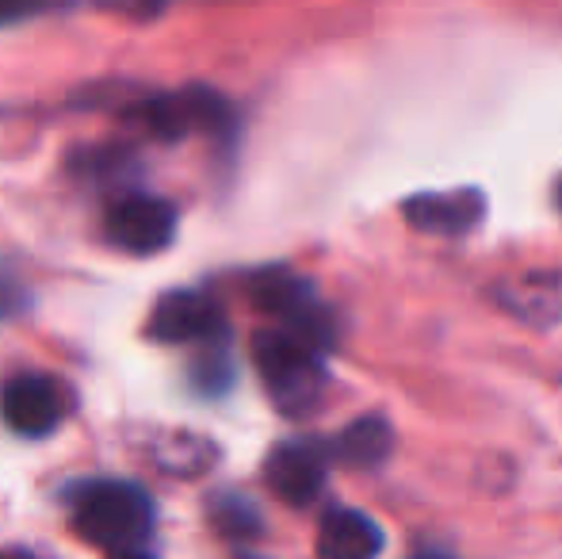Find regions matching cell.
Listing matches in <instances>:
<instances>
[{
    "instance_id": "6da1fadb",
    "label": "cell",
    "mask_w": 562,
    "mask_h": 559,
    "mask_svg": "<svg viewBox=\"0 0 562 559\" xmlns=\"http://www.w3.org/2000/svg\"><path fill=\"white\" fill-rule=\"evenodd\" d=\"M252 360L280 414L303 418L318 406L326 391V353L283 329H268L252 342Z\"/></svg>"
},
{
    "instance_id": "7a4b0ae2",
    "label": "cell",
    "mask_w": 562,
    "mask_h": 559,
    "mask_svg": "<svg viewBox=\"0 0 562 559\" xmlns=\"http://www.w3.org/2000/svg\"><path fill=\"white\" fill-rule=\"evenodd\" d=\"M74 525L89 545L108 552H138L154 533V502L134 483H92L74 499Z\"/></svg>"
},
{
    "instance_id": "3957f363",
    "label": "cell",
    "mask_w": 562,
    "mask_h": 559,
    "mask_svg": "<svg viewBox=\"0 0 562 559\" xmlns=\"http://www.w3.org/2000/svg\"><path fill=\"white\" fill-rule=\"evenodd\" d=\"M252 299L265 314H276L283 322V334L314 345L318 353L334 349V318L326 303L318 299L311 280L288 269H268L252 277Z\"/></svg>"
},
{
    "instance_id": "277c9868",
    "label": "cell",
    "mask_w": 562,
    "mask_h": 559,
    "mask_svg": "<svg viewBox=\"0 0 562 559\" xmlns=\"http://www.w3.org/2000/svg\"><path fill=\"white\" fill-rule=\"evenodd\" d=\"M177 208L161 195L131 192L115 200L104 215V238L131 257H154L177 238Z\"/></svg>"
},
{
    "instance_id": "5b68a950",
    "label": "cell",
    "mask_w": 562,
    "mask_h": 559,
    "mask_svg": "<svg viewBox=\"0 0 562 559\" xmlns=\"http://www.w3.org/2000/svg\"><path fill=\"white\" fill-rule=\"evenodd\" d=\"M326 476H329V448L306 437L283 440L265 460L268 487L288 506H311L322 494V487H326Z\"/></svg>"
},
{
    "instance_id": "8992f818",
    "label": "cell",
    "mask_w": 562,
    "mask_h": 559,
    "mask_svg": "<svg viewBox=\"0 0 562 559\" xmlns=\"http://www.w3.org/2000/svg\"><path fill=\"white\" fill-rule=\"evenodd\" d=\"M66 414V395L50 376L23 372L0 388V418L20 437H46Z\"/></svg>"
},
{
    "instance_id": "52a82bcc",
    "label": "cell",
    "mask_w": 562,
    "mask_h": 559,
    "mask_svg": "<svg viewBox=\"0 0 562 559\" xmlns=\"http://www.w3.org/2000/svg\"><path fill=\"white\" fill-rule=\"evenodd\" d=\"M149 337L165 345L211 342L223 334V311L207 291H169L154 303L149 314Z\"/></svg>"
},
{
    "instance_id": "ba28073f",
    "label": "cell",
    "mask_w": 562,
    "mask_h": 559,
    "mask_svg": "<svg viewBox=\"0 0 562 559\" xmlns=\"http://www.w3.org/2000/svg\"><path fill=\"white\" fill-rule=\"evenodd\" d=\"M402 215L414 231L432 238H463L486 215V195L479 188H456V192H417L402 203Z\"/></svg>"
},
{
    "instance_id": "9c48e42d",
    "label": "cell",
    "mask_w": 562,
    "mask_h": 559,
    "mask_svg": "<svg viewBox=\"0 0 562 559\" xmlns=\"http://www.w3.org/2000/svg\"><path fill=\"white\" fill-rule=\"evenodd\" d=\"M383 545L386 537L379 522H371L363 510L337 506L322 517L314 552H318V559H379Z\"/></svg>"
},
{
    "instance_id": "30bf717a",
    "label": "cell",
    "mask_w": 562,
    "mask_h": 559,
    "mask_svg": "<svg viewBox=\"0 0 562 559\" xmlns=\"http://www.w3.org/2000/svg\"><path fill=\"white\" fill-rule=\"evenodd\" d=\"M494 299L509 314H517L525 326H555L562 318V277L559 272H525V277L502 280Z\"/></svg>"
},
{
    "instance_id": "8fae6325",
    "label": "cell",
    "mask_w": 562,
    "mask_h": 559,
    "mask_svg": "<svg viewBox=\"0 0 562 559\" xmlns=\"http://www.w3.org/2000/svg\"><path fill=\"white\" fill-rule=\"evenodd\" d=\"M394 452V429L383 414H368V418H356L352 425L340 429V437L329 445V456H337L348 468H383Z\"/></svg>"
},
{
    "instance_id": "7c38bea8",
    "label": "cell",
    "mask_w": 562,
    "mask_h": 559,
    "mask_svg": "<svg viewBox=\"0 0 562 559\" xmlns=\"http://www.w3.org/2000/svg\"><path fill=\"white\" fill-rule=\"evenodd\" d=\"M229 120V108L223 97L207 89H192V92H180L172 100H161L154 108V127L169 131V135H184V131L195 127H226Z\"/></svg>"
},
{
    "instance_id": "4fadbf2b",
    "label": "cell",
    "mask_w": 562,
    "mask_h": 559,
    "mask_svg": "<svg viewBox=\"0 0 562 559\" xmlns=\"http://www.w3.org/2000/svg\"><path fill=\"white\" fill-rule=\"evenodd\" d=\"M215 517L226 533H234V537H257L260 533V514L245 499H223L215 510Z\"/></svg>"
},
{
    "instance_id": "5bb4252c",
    "label": "cell",
    "mask_w": 562,
    "mask_h": 559,
    "mask_svg": "<svg viewBox=\"0 0 562 559\" xmlns=\"http://www.w3.org/2000/svg\"><path fill=\"white\" fill-rule=\"evenodd\" d=\"M27 303H31L27 288L15 280V272L8 269L4 261H0V318H15V314L27 311Z\"/></svg>"
},
{
    "instance_id": "9a60e30c",
    "label": "cell",
    "mask_w": 562,
    "mask_h": 559,
    "mask_svg": "<svg viewBox=\"0 0 562 559\" xmlns=\"http://www.w3.org/2000/svg\"><path fill=\"white\" fill-rule=\"evenodd\" d=\"M409 559H456L451 552H417V556H409Z\"/></svg>"
},
{
    "instance_id": "2e32d148",
    "label": "cell",
    "mask_w": 562,
    "mask_h": 559,
    "mask_svg": "<svg viewBox=\"0 0 562 559\" xmlns=\"http://www.w3.org/2000/svg\"><path fill=\"white\" fill-rule=\"evenodd\" d=\"M112 559H149L146 552H115Z\"/></svg>"
},
{
    "instance_id": "e0dca14e",
    "label": "cell",
    "mask_w": 562,
    "mask_h": 559,
    "mask_svg": "<svg viewBox=\"0 0 562 559\" xmlns=\"http://www.w3.org/2000/svg\"><path fill=\"white\" fill-rule=\"evenodd\" d=\"M555 203H559V211H562V172H559V180H555Z\"/></svg>"
},
{
    "instance_id": "ac0fdd59",
    "label": "cell",
    "mask_w": 562,
    "mask_h": 559,
    "mask_svg": "<svg viewBox=\"0 0 562 559\" xmlns=\"http://www.w3.org/2000/svg\"><path fill=\"white\" fill-rule=\"evenodd\" d=\"M0 559H31V556H12V552H8V556H0Z\"/></svg>"
}]
</instances>
